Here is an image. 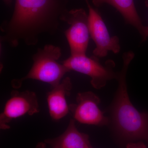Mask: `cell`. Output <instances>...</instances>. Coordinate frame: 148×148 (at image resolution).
I'll list each match as a JSON object with an SVG mask.
<instances>
[{
  "label": "cell",
  "instance_id": "1",
  "mask_svg": "<svg viewBox=\"0 0 148 148\" xmlns=\"http://www.w3.org/2000/svg\"><path fill=\"white\" fill-rule=\"evenodd\" d=\"M69 0H15L13 14L1 26V40L15 47L20 41L36 45L43 34L57 31Z\"/></svg>",
  "mask_w": 148,
  "mask_h": 148
},
{
  "label": "cell",
  "instance_id": "2",
  "mask_svg": "<svg viewBox=\"0 0 148 148\" xmlns=\"http://www.w3.org/2000/svg\"><path fill=\"white\" fill-rule=\"evenodd\" d=\"M134 56L132 51L123 56V65L116 79L118 86L111 107V121L116 131L124 139L148 143V112H139L130 101L127 92L126 75Z\"/></svg>",
  "mask_w": 148,
  "mask_h": 148
},
{
  "label": "cell",
  "instance_id": "3",
  "mask_svg": "<svg viewBox=\"0 0 148 148\" xmlns=\"http://www.w3.org/2000/svg\"><path fill=\"white\" fill-rule=\"evenodd\" d=\"M61 56V49L52 45L38 49L32 57L34 63L31 70L24 77L13 80L12 87L19 88L22 82L28 79L47 83L51 88L59 84L65 74L70 72L64 64L58 62Z\"/></svg>",
  "mask_w": 148,
  "mask_h": 148
},
{
  "label": "cell",
  "instance_id": "4",
  "mask_svg": "<svg viewBox=\"0 0 148 148\" xmlns=\"http://www.w3.org/2000/svg\"><path fill=\"white\" fill-rule=\"evenodd\" d=\"M62 64L70 71H75L90 77L91 84L97 89H101L109 81L117 79L118 77L119 73L114 71V61L109 60L104 66L94 56L88 57L86 54L71 55Z\"/></svg>",
  "mask_w": 148,
  "mask_h": 148
},
{
  "label": "cell",
  "instance_id": "5",
  "mask_svg": "<svg viewBox=\"0 0 148 148\" xmlns=\"http://www.w3.org/2000/svg\"><path fill=\"white\" fill-rule=\"evenodd\" d=\"M70 25L65 32L71 55L86 54L89 40L88 14L83 8L67 10L61 19Z\"/></svg>",
  "mask_w": 148,
  "mask_h": 148
},
{
  "label": "cell",
  "instance_id": "6",
  "mask_svg": "<svg viewBox=\"0 0 148 148\" xmlns=\"http://www.w3.org/2000/svg\"><path fill=\"white\" fill-rule=\"evenodd\" d=\"M39 112L38 102L35 92L12 90L0 116L1 129H9L8 123L12 119L25 115H33Z\"/></svg>",
  "mask_w": 148,
  "mask_h": 148
},
{
  "label": "cell",
  "instance_id": "7",
  "mask_svg": "<svg viewBox=\"0 0 148 148\" xmlns=\"http://www.w3.org/2000/svg\"><path fill=\"white\" fill-rule=\"evenodd\" d=\"M86 4L88 9L90 35L96 45L93 51V56L98 58H103L107 56L110 51L114 53H119L121 47L118 37L110 36L98 11L91 6L89 2Z\"/></svg>",
  "mask_w": 148,
  "mask_h": 148
},
{
  "label": "cell",
  "instance_id": "8",
  "mask_svg": "<svg viewBox=\"0 0 148 148\" xmlns=\"http://www.w3.org/2000/svg\"><path fill=\"white\" fill-rule=\"evenodd\" d=\"M100 102L99 97L91 91L79 92L76 103L69 106V110L74 119L79 123L97 126L108 125L110 119L100 110Z\"/></svg>",
  "mask_w": 148,
  "mask_h": 148
},
{
  "label": "cell",
  "instance_id": "9",
  "mask_svg": "<svg viewBox=\"0 0 148 148\" xmlns=\"http://www.w3.org/2000/svg\"><path fill=\"white\" fill-rule=\"evenodd\" d=\"M72 88L71 78L66 77L60 83L51 87L47 92V102L51 117L54 120H59L66 116L70 110L66 97L70 95Z\"/></svg>",
  "mask_w": 148,
  "mask_h": 148
},
{
  "label": "cell",
  "instance_id": "10",
  "mask_svg": "<svg viewBox=\"0 0 148 148\" xmlns=\"http://www.w3.org/2000/svg\"><path fill=\"white\" fill-rule=\"evenodd\" d=\"M44 142L52 148H92L89 136L78 130L74 119L70 120L68 127L61 135L46 139Z\"/></svg>",
  "mask_w": 148,
  "mask_h": 148
},
{
  "label": "cell",
  "instance_id": "11",
  "mask_svg": "<svg viewBox=\"0 0 148 148\" xmlns=\"http://www.w3.org/2000/svg\"><path fill=\"white\" fill-rule=\"evenodd\" d=\"M92 3L99 7L105 3L112 6L119 12L127 24H130L143 36L145 27L143 25L136 10L134 0H92Z\"/></svg>",
  "mask_w": 148,
  "mask_h": 148
},
{
  "label": "cell",
  "instance_id": "12",
  "mask_svg": "<svg viewBox=\"0 0 148 148\" xmlns=\"http://www.w3.org/2000/svg\"><path fill=\"white\" fill-rule=\"evenodd\" d=\"M126 148H147V147L144 143L140 142L136 143H128L126 146Z\"/></svg>",
  "mask_w": 148,
  "mask_h": 148
},
{
  "label": "cell",
  "instance_id": "13",
  "mask_svg": "<svg viewBox=\"0 0 148 148\" xmlns=\"http://www.w3.org/2000/svg\"><path fill=\"white\" fill-rule=\"evenodd\" d=\"M145 4L147 7H148V0H145ZM143 38V40H145L147 39L148 38V26L147 27H145V31H144L143 34L142 36Z\"/></svg>",
  "mask_w": 148,
  "mask_h": 148
},
{
  "label": "cell",
  "instance_id": "14",
  "mask_svg": "<svg viewBox=\"0 0 148 148\" xmlns=\"http://www.w3.org/2000/svg\"><path fill=\"white\" fill-rule=\"evenodd\" d=\"M36 148H47L46 143L45 142H40L37 144Z\"/></svg>",
  "mask_w": 148,
  "mask_h": 148
},
{
  "label": "cell",
  "instance_id": "15",
  "mask_svg": "<svg viewBox=\"0 0 148 148\" xmlns=\"http://www.w3.org/2000/svg\"><path fill=\"white\" fill-rule=\"evenodd\" d=\"M4 2L8 5H10L12 2V0H3Z\"/></svg>",
  "mask_w": 148,
  "mask_h": 148
},
{
  "label": "cell",
  "instance_id": "16",
  "mask_svg": "<svg viewBox=\"0 0 148 148\" xmlns=\"http://www.w3.org/2000/svg\"><path fill=\"white\" fill-rule=\"evenodd\" d=\"M85 1L86 2V3H88L89 2H88V0H85Z\"/></svg>",
  "mask_w": 148,
  "mask_h": 148
}]
</instances>
